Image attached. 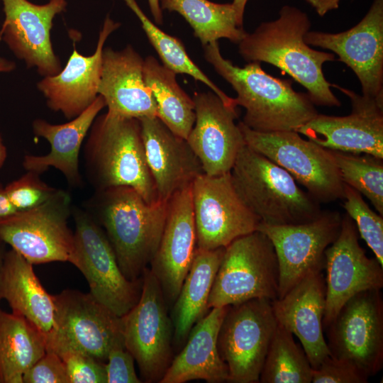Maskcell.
I'll return each mask as SVG.
<instances>
[{"mask_svg":"<svg viewBox=\"0 0 383 383\" xmlns=\"http://www.w3.org/2000/svg\"><path fill=\"white\" fill-rule=\"evenodd\" d=\"M311 22L296 7L284 6L277 19L262 23L238 44V52L248 62H265L289 74L307 89L314 105L339 107L341 102L331 89L323 73V65L333 61L330 52L311 48L304 37Z\"/></svg>","mask_w":383,"mask_h":383,"instance_id":"1","label":"cell"},{"mask_svg":"<svg viewBox=\"0 0 383 383\" xmlns=\"http://www.w3.org/2000/svg\"><path fill=\"white\" fill-rule=\"evenodd\" d=\"M203 46L206 60L236 91V105L245 109L242 122L249 128L296 131L318 113L307 93L295 91L291 80L266 73L260 62L240 67L222 56L217 41Z\"/></svg>","mask_w":383,"mask_h":383,"instance_id":"2","label":"cell"},{"mask_svg":"<svg viewBox=\"0 0 383 383\" xmlns=\"http://www.w3.org/2000/svg\"><path fill=\"white\" fill-rule=\"evenodd\" d=\"M90 202L130 280L142 278L157 250L168 201L149 204L134 189L119 186L96 191Z\"/></svg>","mask_w":383,"mask_h":383,"instance_id":"3","label":"cell"},{"mask_svg":"<svg viewBox=\"0 0 383 383\" xmlns=\"http://www.w3.org/2000/svg\"><path fill=\"white\" fill-rule=\"evenodd\" d=\"M84 156L87 174L96 191L127 186L146 202L158 201L138 118L109 112L96 116L85 144Z\"/></svg>","mask_w":383,"mask_h":383,"instance_id":"4","label":"cell"},{"mask_svg":"<svg viewBox=\"0 0 383 383\" xmlns=\"http://www.w3.org/2000/svg\"><path fill=\"white\" fill-rule=\"evenodd\" d=\"M230 174L236 192L260 223H304L323 211L287 171L246 144L239 150Z\"/></svg>","mask_w":383,"mask_h":383,"instance_id":"5","label":"cell"},{"mask_svg":"<svg viewBox=\"0 0 383 383\" xmlns=\"http://www.w3.org/2000/svg\"><path fill=\"white\" fill-rule=\"evenodd\" d=\"M279 264L267 235L255 231L225 248L208 300L209 309L252 299H278Z\"/></svg>","mask_w":383,"mask_h":383,"instance_id":"6","label":"cell"},{"mask_svg":"<svg viewBox=\"0 0 383 383\" xmlns=\"http://www.w3.org/2000/svg\"><path fill=\"white\" fill-rule=\"evenodd\" d=\"M245 144L287 171L319 203L344 198V183L330 150L295 131L262 133L238 123Z\"/></svg>","mask_w":383,"mask_h":383,"instance_id":"7","label":"cell"},{"mask_svg":"<svg viewBox=\"0 0 383 383\" xmlns=\"http://www.w3.org/2000/svg\"><path fill=\"white\" fill-rule=\"evenodd\" d=\"M72 210L75 228L70 263L84 276L91 295L122 317L138 301L143 278L127 279L104 229L89 213Z\"/></svg>","mask_w":383,"mask_h":383,"instance_id":"8","label":"cell"},{"mask_svg":"<svg viewBox=\"0 0 383 383\" xmlns=\"http://www.w3.org/2000/svg\"><path fill=\"white\" fill-rule=\"evenodd\" d=\"M71 204L70 194L58 189L38 206L1 218L0 240L32 265L70 262L74 243L68 226Z\"/></svg>","mask_w":383,"mask_h":383,"instance_id":"9","label":"cell"},{"mask_svg":"<svg viewBox=\"0 0 383 383\" xmlns=\"http://www.w3.org/2000/svg\"><path fill=\"white\" fill-rule=\"evenodd\" d=\"M277 325L270 300L252 299L229 306L217 340L228 367V382H259Z\"/></svg>","mask_w":383,"mask_h":383,"instance_id":"10","label":"cell"},{"mask_svg":"<svg viewBox=\"0 0 383 383\" xmlns=\"http://www.w3.org/2000/svg\"><path fill=\"white\" fill-rule=\"evenodd\" d=\"M142 278L138 301L122 316L124 344L143 380L160 383L172 360V323L160 284L149 267Z\"/></svg>","mask_w":383,"mask_h":383,"instance_id":"11","label":"cell"},{"mask_svg":"<svg viewBox=\"0 0 383 383\" xmlns=\"http://www.w3.org/2000/svg\"><path fill=\"white\" fill-rule=\"evenodd\" d=\"M55 334L48 350L84 353L106 362L111 350L125 347L122 317L89 293L65 289L53 295Z\"/></svg>","mask_w":383,"mask_h":383,"instance_id":"12","label":"cell"},{"mask_svg":"<svg viewBox=\"0 0 383 383\" xmlns=\"http://www.w3.org/2000/svg\"><path fill=\"white\" fill-rule=\"evenodd\" d=\"M196 248H226L257 230L260 218L236 192L230 172L199 176L191 186Z\"/></svg>","mask_w":383,"mask_h":383,"instance_id":"13","label":"cell"},{"mask_svg":"<svg viewBox=\"0 0 383 383\" xmlns=\"http://www.w3.org/2000/svg\"><path fill=\"white\" fill-rule=\"evenodd\" d=\"M327 328L331 356L348 360L370 377L383 367V299L381 289L349 299Z\"/></svg>","mask_w":383,"mask_h":383,"instance_id":"14","label":"cell"},{"mask_svg":"<svg viewBox=\"0 0 383 383\" xmlns=\"http://www.w3.org/2000/svg\"><path fill=\"white\" fill-rule=\"evenodd\" d=\"M342 216L338 211L326 210L307 223L259 224L257 230L268 236L277 255L279 270L278 299L309 274L323 271L325 251L340 231Z\"/></svg>","mask_w":383,"mask_h":383,"instance_id":"15","label":"cell"},{"mask_svg":"<svg viewBox=\"0 0 383 383\" xmlns=\"http://www.w3.org/2000/svg\"><path fill=\"white\" fill-rule=\"evenodd\" d=\"M326 307L323 319L327 328L343 304L355 294L383 287V267L367 256L359 243L354 221L345 213L340 231L325 251Z\"/></svg>","mask_w":383,"mask_h":383,"instance_id":"16","label":"cell"},{"mask_svg":"<svg viewBox=\"0 0 383 383\" xmlns=\"http://www.w3.org/2000/svg\"><path fill=\"white\" fill-rule=\"evenodd\" d=\"M331 87L350 99L351 113L345 116L318 113L296 132L331 150L365 153L383 159V100L336 84Z\"/></svg>","mask_w":383,"mask_h":383,"instance_id":"17","label":"cell"},{"mask_svg":"<svg viewBox=\"0 0 383 383\" xmlns=\"http://www.w3.org/2000/svg\"><path fill=\"white\" fill-rule=\"evenodd\" d=\"M304 40L335 53L357 77L362 95L383 100V0H374L350 29L338 33L309 30Z\"/></svg>","mask_w":383,"mask_h":383,"instance_id":"18","label":"cell"},{"mask_svg":"<svg viewBox=\"0 0 383 383\" xmlns=\"http://www.w3.org/2000/svg\"><path fill=\"white\" fill-rule=\"evenodd\" d=\"M5 20L0 41L5 42L28 67H35L43 77L54 76L62 70L55 54L50 30L55 16L65 10L66 0H50L43 5L28 0H2Z\"/></svg>","mask_w":383,"mask_h":383,"instance_id":"19","label":"cell"},{"mask_svg":"<svg viewBox=\"0 0 383 383\" xmlns=\"http://www.w3.org/2000/svg\"><path fill=\"white\" fill-rule=\"evenodd\" d=\"M195 121L187 140L201 162L205 174L231 172L237 155L245 144L235 120L236 107L226 105L213 91L194 95Z\"/></svg>","mask_w":383,"mask_h":383,"instance_id":"20","label":"cell"},{"mask_svg":"<svg viewBox=\"0 0 383 383\" xmlns=\"http://www.w3.org/2000/svg\"><path fill=\"white\" fill-rule=\"evenodd\" d=\"M196 248L191 187L175 193L168 201L162 235L150 264L165 299L172 303L191 267Z\"/></svg>","mask_w":383,"mask_h":383,"instance_id":"21","label":"cell"},{"mask_svg":"<svg viewBox=\"0 0 383 383\" xmlns=\"http://www.w3.org/2000/svg\"><path fill=\"white\" fill-rule=\"evenodd\" d=\"M148 169L158 201H168L204 174L187 140L172 132L157 116L138 118Z\"/></svg>","mask_w":383,"mask_h":383,"instance_id":"22","label":"cell"},{"mask_svg":"<svg viewBox=\"0 0 383 383\" xmlns=\"http://www.w3.org/2000/svg\"><path fill=\"white\" fill-rule=\"evenodd\" d=\"M120 26L109 16L99 32L96 50L84 56L74 48L65 67L54 75L44 77L37 88L46 99L47 106L72 119L86 110L99 95L102 71V52L108 37Z\"/></svg>","mask_w":383,"mask_h":383,"instance_id":"23","label":"cell"},{"mask_svg":"<svg viewBox=\"0 0 383 383\" xmlns=\"http://www.w3.org/2000/svg\"><path fill=\"white\" fill-rule=\"evenodd\" d=\"M322 272L309 274L283 297L271 301L277 322L299 338L313 369L331 356L323 336L326 282Z\"/></svg>","mask_w":383,"mask_h":383,"instance_id":"24","label":"cell"},{"mask_svg":"<svg viewBox=\"0 0 383 383\" xmlns=\"http://www.w3.org/2000/svg\"><path fill=\"white\" fill-rule=\"evenodd\" d=\"M144 60L131 46L121 50L107 47L102 52L99 94L109 113L140 118L157 116V106L143 78Z\"/></svg>","mask_w":383,"mask_h":383,"instance_id":"25","label":"cell"},{"mask_svg":"<svg viewBox=\"0 0 383 383\" xmlns=\"http://www.w3.org/2000/svg\"><path fill=\"white\" fill-rule=\"evenodd\" d=\"M105 106L104 98L99 94L86 110L67 123L52 124L43 119H35L32 124L33 133L48 141L50 150L44 155H25L24 169L40 174L54 167L61 172L71 186H80V149L94 121Z\"/></svg>","mask_w":383,"mask_h":383,"instance_id":"26","label":"cell"},{"mask_svg":"<svg viewBox=\"0 0 383 383\" xmlns=\"http://www.w3.org/2000/svg\"><path fill=\"white\" fill-rule=\"evenodd\" d=\"M0 298L7 301L12 313L28 320L42 333L49 349L56 328L53 295L42 286L33 265L13 249L6 252L0 277Z\"/></svg>","mask_w":383,"mask_h":383,"instance_id":"27","label":"cell"},{"mask_svg":"<svg viewBox=\"0 0 383 383\" xmlns=\"http://www.w3.org/2000/svg\"><path fill=\"white\" fill-rule=\"evenodd\" d=\"M229 306L211 308L192 328L187 343L172 360L160 383H184L204 380L228 382V370L218 349V334Z\"/></svg>","mask_w":383,"mask_h":383,"instance_id":"28","label":"cell"},{"mask_svg":"<svg viewBox=\"0 0 383 383\" xmlns=\"http://www.w3.org/2000/svg\"><path fill=\"white\" fill-rule=\"evenodd\" d=\"M224 250H195L172 311L173 340L178 345L184 343L194 325L210 310L208 300Z\"/></svg>","mask_w":383,"mask_h":383,"instance_id":"29","label":"cell"},{"mask_svg":"<svg viewBox=\"0 0 383 383\" xmlns=\"http://www.w3.org/2000/svg\"><path fill=\"white\" fill-rule=\"evenodd\" d=\"M46 350L43 335L31 323L0 309V383H23L26 372Z\"/></svg>","mask_w":383,"mask_h":383,"instance_id":"30","label":"cell"},{"mask_svg":"<svg viewBox=\"0 0 383 383\" xmlns=\"http://www.w3.org/2000/svg\"><path fill=\"white\" fill-rule=\"evenodd\" d=\"M143 78L155 101L157 116L172 132L187 140L195 121V104L178 84L176 73L150 55L144 60Z\"/></svg>","mask_w":383,"mask_h":383,"instance_id":"31","label":"cell"},{"mask_svg":"<svg viewBox=\"0 0 383 383\" xmlns=\"http://www.w3.org/2000/svg\"><path fill=\"white\" fill-rule=\"evenodd\" d=\"M162 10L182 16L203 45L226 38L238 43L246 34L237 23L234 7L209 0H160Z\"/></svg>","mask_w":383,"mask_h":383,"instance_id":"32","label":"cell"},{"mask_svg":"<svg viewBox=\"0 0 383 383\" xmlns=\"http://www.w3.org/2000/svg\"><path fill=\"white\" fill-rule=\"evenodd\" d=\"M313 368L293 334L277 322L260 375V383H311Z\"/></svg>","mask_w":383,"mask_h":383,"instance_id":"33","label":"cell"},{"mask_svg":"<svg viewBox=\"0 0 383 383\" xmlns=\"http://www.w3.org/2000/svg\"><path fill=\"white\" fill-rule=\"evenodd\" d=\"M131 9L138 16L150 43L163 65L176 74H186L205 84L227 106L237 107L234 98L226 95L192 60L182 41L170 35L155 25L143 12L138 4Z\"/></svg>","mask_w":383,"mask_h":383,"instance_id":"34","label":"cell"},{"mask_svg":"<svg viewBox=\"0 0 383 383\" xmlns=\"http://www.w3.org/2000/svg\"><path fill=\"white\" fill-rule=\"evenodd\" d=\"M331 152L343 183L366 196L383 216V159L365 153Z\"/></svg>","mask_w":383,"mask_h":383,"instance_id":"35","label":"cell"},{"mask_svg":"<svg viewBox=\"0 0 383 383\" xmlns=\"http://www.w3.org/2000/svg\"><path fill=\"white\" fill-rule=\"evenodd\" d=\"M343 199L346 213L354 221L361 238L383 267V216L371 209L359 192L345 184Z\"/></svg>","mask_w":383,"mask_h":383,"instance_id":"36","label":"cell"},{"mask_svg":"<svg viewBox=\"0 0 383 383\" xmlns=\"http://www.w3.org/2000/svg\"><path fill=\"white\" fill-rule=\"evenodd\" d=\"M39 176V174L27 171L4 187L9 199L18 211L38 206L57 192V189L45 184Z\"/></svg>","mask_w":383,"mask_h":383,"instance_id":"37","label":"cell"},{"mask_svg":"<svg viewBox=\"0 0 383 383\" xmlns=\"http://www.w3.org/2000/svg\"><path fill=\"white\" fill-rule=\"evenodd\" d=\"M57 354L65 364L68 383H107L105 362L74 350Z\"/></svg>","mask_w":383,"mask_h":383,"instance_id":"38","label":"cell"},{"mask_svg":"<svg viewBox=\"0 0 383 383\" xmlns=\"http://www.w3.org/2000/svg\"><path fill=\"white\" fill-rule=\"evenodd\" d=\"M370 376L353 362L327 357L313 369V383H367Z\"/></svg>","mask_w":383,"mask_h":383,"instance_id":"39","label":"cell"},{"mask_svg":"<svg viewBox=\"0 0 383 383\" xmlns=\"http://www.w3.org/2000/svg\"><path fill=\"white\" fill-rule=\"evenodd\" d=\"M23 383H68L62 358L57 353L47 350L26 372Z\"/></svg>","mask_w":383,"mask_h":383,"instance_id":"40","label":"cell"},{"mask_svg":"<svg viewBox=\"0 0 383 383\" xmlns=\"http://www.w3.org/2000/svg\"><path fill=\"white\" fill-rule=\"evenodd\" d=\"M133 355L124 347L110 351L105 362L107 383H140Z\"/></svg>","mask_w":383,"mask_h":383,"instance_id":"41","label":"cell"},{"mask_svg":"<svg viewBox=\"0 0 383 383\" xmlns=\"http://www.w3.org/2000/svg\"><path fill=\"white\" fill-rule=\"evenodd\" d=\"M341 0H306L311 6H313L316 13L323 16L329 11L336 9L339 6Z\"/></svg>","mask_w":383,"mask_h":383,"instance_id":"42","label":"cell"},{"mask_svg":"<svg viewBox=\"0 0 383 383\" xmlns=\"http://www.w3.org/2000/svg\"><path fill=\"white\" fill-rule=\"evenodd\" d=\"M17 211L9 199L5 187L0 184V218L10 216Z\"/></svg>","mask_w":383,"mask_h":383,"instance_id":"43","label":"cell"},{"mask_svg":"<svg viewBox=\"0 0 383 383\" xmlns=\"http://www.w3.org/2000/svg\"><path fill=\"white\" fill-rule=\"evenodd\" d=\"M150 12L157 24L161 25L163 22L162 11L160 6V0H148Z\"/></svg>","mask_w":383,"mask_h":383,"instance_id":"44","label":"cell"},{"mask_svg":"<svg viewBox=\"0 0 383 383\" xmlns=\"http://www.w3.org/2000/svg\"><path fill=\"white\" fill-rule=\"evenodd\" d=\"M247 2L248 0H233L232 2L235 11L237 23L240 28H243V16Z\"/></svg>","mask_w":383,"mask_h":383,"instance_id":"45","label":"cell"},{"mask_svg":"<svg viewBox=\"0 0 383 383\" xmlns=\"http://www.w3.org/2000/svg\"><path fill=\"white\" fill-rule=\"evenodd\" d=\"M15 67L16 64L13 62L0 57V72H11Z\"/></svg>","mask_w":383,"mask_h":383,"instance_id":"46","label":"cell"},{"mask_svg":"<svg viewBox=\"0 0 383 383\" xmlns=\"http://www.w3.org/2000/svg\"><path fill=\"white\" fill-rule=\"evenodd\" d=\"M7 158V150L4 143L3 138L0 134V170L4 166Z\"/></svg>","mask_w":383,"mask_h":383,"instance_id":"47","label":"cell"},{"mask_svg":"<svg viewBox=\"0 0 383 383\" xmlns=\"http://www.w3.org/2000/svg\"><path fill=\"white\" fill-rule=\"evenodd\" d=\"M4 244V243L0 240V277H1V270L4 265V258H5V255L6 252L3 248ZM0 300H1V298H0Z\"/></svg>","mask_w":383,"mask_h":383,"instance_id":"48","label":"cell"}]
</instances>
